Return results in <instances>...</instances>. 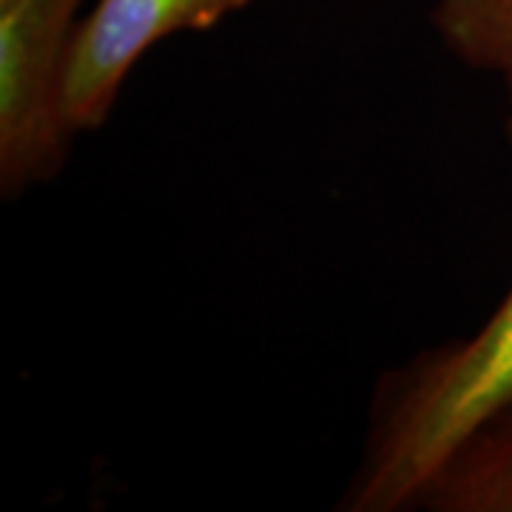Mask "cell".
<instances>
[{"mask_svg": "<svg viewBox=\"0 0 512 512\" xmlns=\"http://www.w3.org/2000/svg\"><path fill=\"white\" fill-rule=\"evenodd\" d=\"M512 143V83H507ZM512 396V288L464 342L427 350L379 387L345 510H416L447 456Z\"/></svg>", "mask_w": 512, "mask_h": 512, "instance_id": "obj_1", "label": "cell"}, {"mask_svg": "<svg viewBox=\"0 0 512 512\" xmlns=\"http://www.w3.org/2000/svg\"><path fill=\"white\" fill-rule=\"evenodd\" d=\"M80 0H0V191L18 197L63 168L72 131L60 111Z\"/></svg>", "mask_w": 512, "mask_h": 512, "instance_id": "obj_2", "label": "cell"}, {"mask_svg": "<svg viewBox=\"0 0 512 512\" xmlns=\"http://www.w3.org/2000/svg\"><path fill=\"white\" fill-rule=\"evenodd\" d=\"M251 0H97L77 23L63 80L60 111L72 134L109 120L126 77L165 37L202 32L245 9Z\"/></svg>", "mask_w": 512, "mask_h": 512, "instance_id": "obj_3", "label": "cell"}, {"mask_svg": "<svg viewBox=\"0 0 512 512\" xmlns=\"http://www.w3.org/2000/svg\"><path fill=\"white\" fill-rule=\"evenodd\" d=\"M416 510L512 512V396L447 456Z\"/></svg>", "mask_w": 512, "mask_h": 512, "instance_id": "obj_4", "label": "cell"}, {"mask_svg": "<svg viewBox=\"0 0 512 512\" xmlns=\"http://www.w3.org/2000/svg\"><path fill=\"white\" fill-rule=\"evenodd\" d=\"M430 15L450 55L512 83V0H433Z\"/></svg>", "mask_w": 512, "mask_h": 512, "instance_id": "obj_5", "label": "cell"}]
</instances>
